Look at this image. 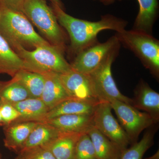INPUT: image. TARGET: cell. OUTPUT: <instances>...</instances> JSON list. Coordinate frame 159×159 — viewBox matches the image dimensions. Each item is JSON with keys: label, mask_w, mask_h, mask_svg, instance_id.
I'll use <instances>...</instances> for the list:
<instances>
[{"label": "cell", "mask_w": 159, "mask_h": 159, "mask_svg": "<svg viewBox=\"0 0 159 159\" xmlns=\"http://www.w3.org/2000/svg\"><path fill=\"white\" fill-rule=\"evenodd\" d=\"M155 131H146L139 142L134 143L123 152L120 159H143L145 152L154 144Z\"/></svg>", "instance_id": "24"}, {"label": "cell", "mask_w": 159, "mask_h": 159, "mask_svg": "<svg viewBox=\"0 0 159 159\" xmlns=\"http://www.w3.org/2000/svg\"></svg>", "instance_id": "37"}, {"label": "cell", "mask_w": 159, "mask_h": 159, "mask_svg": "<svg viewBox=\"0 0 159 159\" xmlns=\"http://www.w3.org/2000/svg\"><path fill=\"white\" fill-rule=\"evenodd\" d=\"M119 50L118 48L113 51L96 70L89 75L99 102L110 103L117 100L131 104L132 99L120 92L112 74V64L118 55Z\"/></svg>", "instance_id": "6"}, {"label": "cell", "mask_w": 159, "mask_h": 159, "mask_svg": "<svg viewBox=\"0 0 159 159\" xmlns=\"http://www.w3.org/2000/svg\"><path fill=\"white\" fill-rule=\"evenodd\" d=\"M74 159H98L93 144L88 133L82 134L78 139Z\"/></svg>", "instance_id": "25"}, {"label": "cell", "mask_w": 159, "mask_h": 159, "mask_svg": "<svg viewBox=\"0 0 159 159\" xmlns=\"http://www.w3.org/2000/svg\"><path fill=\"white\" fill-rule=\"evenodd\" d=\"M22 12L53 45L66 49L65 33L46 0H25Z\"/></svg>", "instance_id": "4"}, {"label": "cell", "mask_w": 159, "mask_h": 159, "mask_svg": "<svg viewBox=\"0 0 159 159\" xmlns=\"http://www.w3.org/2000/svg\"><path fill=\"white\" fill-rule=\"evenodd\" d=\"M116 1H120V0H100V2L104 5H108Z\"/></svg>", "instance_id": "30"}, {"label": "cell", "mask_w": 159, "mask_h": 159, "mask_svg": "<svg viewBox=\"0 0 159 159\" xmlns=\"http://www.w3.org/2000/svg\"><path fill=\"white\" fill-rule=\"evenodd\" d=\"M145 159H159V150L156 152L153 155L149 157L145 158Z\"/></svg>", "instance_id": "31"}, {"label": "cell", "mask_w": 159, "mask_h": 159, "mask_svg": "<svg viewBox=\"0 0 159 159\" xmlns=\"http://www.w3.org/2000/svg\"><path fill=\"white\" fill-rule=\"evenodd\" d=\"M30 98L25 87L13 79L7 82H0V103L12 104Z\"/></svg>", "instance_id": "23"}, {"label": "cell", "mask_w": 159, "mask_h": 159, "mask_svg": "<svg viewBox=\"0 0 159 159\" xmlns=\"http://www.w3.org/2000/svg\"><path fill=\"white\" fill-rule=\"evenodd\" d=\"M120 43L116 35L103 43H95L82 50L76 55L72 63L73 70L79 73L89 74L102 62L108 55L120 48Z\"/></svg>", "instance_id": "8"}, {"label": "cell", "mask_w": 159, "mask_h": 159, "mask_svg": "<svg viewBox=\"0 0 159 159\" xmlns=\"http://www.w3.org/2000/svg\"><path fill=\"white\" fill-rule=\"evenodd\" d=\"M131 105L139 110L143 111L154 119L159 120V94L147 83L141 80L136 88Z\"/></svg>", "instance_id": "12"}, {"label": "cell", "mask_w": 159, "mask_h": 159, "mask_svg": "<svg viewBox=\"0 0 159 159\" xmlns=\"http://www.w3.org/2000/svg\"><path fill=\"white\" fill-rule=\"evenodd\" d=\"M122 43L139 57L143 66L157 78L159 77V42L145 32L125 29L115 34Z\"/></svg>", "instance_id": "5"}, {"label": "cell", "mask_w": 159, "mask_h": 159, "mask_svg": "<svg viewBox=\"0 0 159 159\" xmlns=\"http://www.w3.org/2000/svg\"><path fill=\"white\" fill-rule=\"evenodd\" d=\"M0 34L14 51L20 48H35L50 43L38 34L22 11L0 5Z\"/></svg>", "instance_id": "2"}, {"label": "cell", "mask_w": 159, "mask_h": 159, "mask_svg": "<svg viewBox=\"0 0 159 159\" xmlns=\"http://www.w3.org/2000/svg\"><path fill=\"white\" fill-rule=\"evenodd\" d=\"M12 79L24 86L31 98H40L45 84L44 77L42 74L23 70Z\"/></svg>", "instance_id": "22"}, {"label": "cell", "mask_w": 159, "mask_h": 159, "mask_svg": "<svg viewBox=\"0 0 159 159\" xmlns=\"http://www.w3.org/2000/svg\"><path fill=\"white\" fill-rule=\"evenodd\" d=\"M49 1L51 2L53 6H58L59 8L63 9L62 4L61 0H49Z\"/></svg>", "instance_id": "29"}, {"label": "cell", "mask_w": 159, "mask_h": 159, "mask_svg": "<svg viewBox=\"0 0 159 159\" xmlns=\"http://www.w3.org/2000/svg\"><path fill=\"white\" fill-rule=\"evenodd\" d=\"M138 12L132 30L151 34L154 24L157 16L158 0H137Z\"/></svg>", "instance_id": "16"}, {"label": "cell", "mask_w": 159, "mask_h": 159, "mask_svg": "<svg viewBox=\"0 0 159 159\" xmlns=\"http://www.w3.org/2000/svg\"><path fill=\"white\" fill-rule=\"evenodd\" d=\"M0 125H3L2 119V116H1V112H0Z\"/></svg>", "instance_id": "32"}, {"label": "cell", "mask_w": 159, "mask_h": 159, "mask_svg": "<svg viewBox=\"0 0 159 159\" xmlns=\"http://www.w3.org/2000/svg\"><path fill=\"white\" fill-rule=\"evenodd\" d=\"M0 159H2V158H1V155H0Z\"/></svg>", "instance_id": "34"}, {"label": "cell", "mask_w": 159, "mask_h": 159, "mask_svg": "<svg viewBox=\"0 0 159 159\" xmlns=\"http://www.w3.org/2000/svg\"><path fill=\"white\" fill-rule=\"evenodd\" d=\"M38 122H22L6 125L4 129L5 146L19 153L31 132Z\"/></svg>", "instance_id": "14"}, {"label": "cell", "mask_w": 159, "mask_h": 159, "mask_svg": "<svg viewBox=\"0 0 159 159\" xmlns=\"http://www.w3.org/2000/svg\"><path fill=\"white\" fill-rule=\"evenodd\" d=\"M88 134L93 144L98 159H120L125 150L112 142L94 126Z\"/></svg>", "instance_id": "18"}, {"label": "cell", "mask_w": 159, "mask_h": 159, "mask_svg": "<svg viewBox=\"0 0 159 159\" xmlns=\"http://www.w3.org/2000/svg\"><path fill=\"white\" fill-rule=\"evenodd\" d=\"M44 122L63 133H87L94 126L93 115H63Z\"/></svg>", "instance_id": "11"}, {"label": "cell", "mask_w": 159, "mask_h": 159, "mask_svg": "<svg viewBox=\"0 0 159 159\" xmlns=\"http://www.w3.org/2000/svg\"><path fill=\"white\" fill-rule=\"evenodd\" d=\"M61 133L46 122H38L31 132L21 151L44 146L56 139Z\"/></svg>", "instance_id": "21"}, {"label": "cell", "mask_w": 159, "mask_h": 159, "mask_svg": "<svg viewBox=\"0 0 159 159\" xmlns=\"http://www.w3.org/2000/svg\"><path fill=\"white\" fill-rule=\"evenodd\" d=\"M60 79L67 93L72 99L99 103L93 84L89 74L73 70L63 74H58Z\"/></svg>", "instance_id": "10"}, {"label": "cell", "mask_w": 159, "mask_h": 159, "mask_svg": "<svg viewBox=\"0 0 159 159\" xmlns=\"http://www.w3.org/2000/svg\"><path fill=\"white\" fill-rule=\"evenodd\" d=\"M99 1H100V0H99Z\"/></svg>", "instance_id": "35"}, {"label": "cell", "mask_w": 159, "mask_h": 159, "mask_svg": "<svg viewBox=\"0 0 159 159\" xmlns=\"http://www.w3.org/2000/svg\"><path fill=\"white\" fill-rule=\"evenodd\" d=\"M25 0H0V5L10 9L22 11Z\"/></svg>", "instance_id": "28"}, {"label": "cell", "mask_w": 159, "mask_h": 159, "mask_svg": "<svg viewBox=\"0 0 159 159\" xmlns=\"http://www.w3.org/2000/svg\"><path fill=\"white\" fill-rule=\"evenodd\" d=\"M65 50L51 43L36 47L33 51L20 48L16 51L24 61L25 70L41 74H63L72 70L65 58Z\"/></svg>", "instance_id": "3"}, {"label": "cell", "mask_w": 159, "mask_h": 159, "mask_svg": "<svg viewBox=\"0 0 159 159\" xmlns=\"http://www.w3.org/2000/svg\"><path fill=\"white\" fill-rule=\"evenodd\" d=\"M53 10L61 26L68 33L71 53H78L97 42V35L105 30L119 32L125 29L127 22L111 14L102 16L97 21L79 19L66 13L58 6H53Z\"/></svg>", "instance_id": "1"}, {"label": "cell", "mask_w": 159, "mask_h": 159, "mask_svg": "<svg viewBox=\"0 0 159 159\" xmlns=\"http://www.w3.org/2000/svg\"><path fill=\"white\" fill-rule=\"evenodd\" d=\"M98 104L75 99H67L50 110L46 115L45 122L63 115H93Z\"/></svg>", "instance_id": "20"}, {"label": "cell", "mask_w": 159, "mask_h": 159, "mask_svg": "<svg viewBox=\"0 0 159 159\" xmlns=\"http://www.w3.org/2000/svg\"><path fill=\"white\" fill-rule=\"evenodd\" d=\"M42 75L44 77L45 84L40 99L49 110L61 102L72 99L64 87L58 74L47 73Z\"/></svg>", "instance_id": "13"}, {"label": "cell", "mask_w": 159, "mask_h": 159, "mask_svg": "<svg viewBox=\"0 0 159 159\" xmlns=\"http://www.w3.org/2000/svg\"><path fill=\"white\" fill-rule=\"evenodd\" d=\"M83 134L61 133L44 147L56 159H74L75 149L78 139Z\"/></svg>", "instance_id": "17"}, {"label": "cell", "mask_w": 159, "mask_h": 159, "mask_svg": "<svg viewBox=\"0 0 159 159\" xmlns=\"http://www.w3.org/2000/svg\"><path fill=\"white\" fill-rule=\"evenodd\" d=\"M11 105L20 114V116L12 123L45 122L46 115L49 110L40 98H29Z\"/></svg>", "instance_id": "15"}, {"label": "cell", "mask_w": 159, "mask_h": 159, "mask_svg": "<svg viewBox=\"0 0 159 159\" xmlns=\"http://www.w3.org/2000/svg\"><path fill=\"white\" fill-rule=\"evenodd\" d=\"M16 159H23L22 157L20 155H19V156H18L17 158H16Z\"/></svg>", "instance_id": "33"}, {"label": "cell", "mask_w": 159, "mask_h": 159, "mask_svg": "<svg viewBox=\"0 0 159 159\" xmlns=\"http://www.w3.org/2000/svg\"><path fill=\"white\" fill-rule=\"evenodd\" d=\"M0 112L3 125H9L20 116V114L14 107L8 103H0Z\"/></svg>", "instance_id": "27"}, {"label": "cell", "mask_w": 159, "mask_h": 159, "mask_svg": "<svg viewBox=\"0 0 159 159\" xmlns=\"http://www.w3.org/2000/svg\"><path fill=\"white\" fill-rule=\"evenodd\" d=\"M110 104L100 102L93 114L94 126L123 150L128 148L131 142L125 131L112 113Z\"/></svg>", "instance_id": "9"}, {"label": "cell", "mask_w": 159, "mask_h": 159, "mask_svg": "<svg viewBox=\"0 0 159 159\" xmlns=\"http://www.w3.org/2000/svg\"><path fill=\"white\" fill-rule=\"evenodd\" d=\"M19 154L23 159H56L48 149L43 147L26 149L21 151Z\"/></svg>", "instance_id": "26"}, {"label": "cell", "mask_w": 159, "mask_h": 159, "mask_svg": "<svg viewBox=\"0 0 159 159\" xmlns=\"http://www.w3.org/2000/svg\"></svg>", "instance_id": "36"}, {"label": "cell", "mask_w": 159, "mask_h": 159, "mask_svg": "<svg viewBox=\"0 0 159 159\" xmlns=\"http://www.w3.org/2000/svg\"><path fill=\"white\" fill-rule=\"evenodd\" d=\"M110 104L132 145L137 142L143 130L158 122L149 114L141 111L129 103L116 100Z\"/></svg>", "instance_id": "7"}, {"label": "cell", "mask_w": 159, "mask_h": 159, "mask_svg": "<svg viewBox=\"0 0 159 159\" xmlns=\"http://www.w3.org/2000/svg\"><path fill=\"white\" fill-rule=\"evenodd\" d=\"M23 70H25L24 61L0 34V74L13 77Z\"/></svg>", "instance_id": "19"}]
</instances>
